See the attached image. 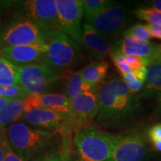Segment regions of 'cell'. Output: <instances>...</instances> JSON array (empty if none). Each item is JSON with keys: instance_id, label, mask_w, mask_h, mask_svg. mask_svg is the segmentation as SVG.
I'll list each match as a JSON object with an SVG mask.
<instances>
[{"instance_id": "836d02e7", "label": "cell", "mask_w": 161, "mask_h": 161, "mask_svg": "<svg viewBox=\"0 0 161 161\" xmlns=\"http://www.w3.org/2000/svg\"><path fill=\"white\" fill-rule=\"evenodd\" d=\"M153 118L155 120L161 119V92L158 97V102H157L154 114H153Z\"/></svg>"}, {"instance_id": "d6986e66", "label": "cell", "mask_w": 161, "mask_h": 161, "mask_svg": "<svg viewBox=\"0 0 161 161\" xmlns=\"http://www.w3.org/2000/svg\"><path fill=\"white\" fill-rule=\"evenodd\" d=\"M64 86V95L70 102L80 94L85 92L94 91L95 88L92 87L83 80L79 71L68 72Z\"/></svg>"}, {"instance_id": "52a82bcc", "label": "cell", "mask_w": 161, "mask_h": 161, "mask_svg": "<svg viewBox=\"0 0 161 161\" xmlns=\"http://www.w3.org/2000/svg\"><path fill=\"white\" fill-rule=\"evenodd\" d=\"M133 14L124 6L116 3L93 17L85 19L88 24L102 35L110 37L122 34L133 21Z\"/></svg>"}, {"instance_id": "9a60e30c", "label": "cell", "mask_w": 161, "mask_h": 161, "mask_svg": "<svg viewBox=\"0 0 161 161\" xmlns=\"http://www.w3.org/2000/svg\"><path fill=\"white\" fill-rule=\"evenodd\" d=\"M81 29L82 46L87 50L92 59L96 61L104 60L110 55L111 49V44L108 42V37L86 23L81 25Z\"/></svg>"}, {"instance_id": "1f68e13d", "label": "cell", "mask_w": 161, "mask_h": 161, "mask_svg": "<svg viewBox=\"0 0 161 161\" xmlns=\"http://www.w3.org/2000/svg\"><path fill=\"white\" fill-rule=\"evenodd\" d=\"M146 25L147 30L153 38L161 40V26L154 25L152 24H147Z\"/></svg>"}, {"instance_id": "f1b7e54d", "label": "cell", "mask_w": 161, "mask_h": 161, "mask_svg": "<svg viewBox=\"0 0 161 161\" xmlns=\"http://www.w3.org/2000/svg\"><path fill=\"white\" fill-rule=\"evenodd\" d=\"M147 136L151 142L161 140V123H157L147 130Z\"/></svg>"}, {"instance_id": "277c9868", "label": "cell", "mask_w": 161, "mask_h": 161, "mask_svg": "<svg viewBox=\"0 0 161 161\" xmlns=\"http://www.w3.org/2000/svg\"><path fill=\"white\" fill-rule=\"evenodd\" d=\"M46 46L47 50L43 64L58 75L69 72L80 60L79 46L59 29L52 32Z\"/></svg>"}, {"instance_id": "603a6c76", "label": "cell", "mask_w": 161, "mask_h": 161, "mask_svg": "<svg viewBox=\"0 0 161 161\" xmlns=\"http://www.w3.org/2000/svg\"><path fill=\"white\" fill-rule=\"evenodd\" d=\"M133 15L139 19L146 21L148 24L161 26V12L149 8H139L134 10Z\"/></svg>"}, {"instance_id": "74e56055", "label": "cell", "mask_w": 161, "mask_h": 161, "mask_svg": "<svg viewBox=\"0 0 161 161\" xmlns=\"http://www.w3.org/2000/svg\"><path fill=\"white\" fill-rule=\"evenodd\" d=\"M0 49H1V47H0Z\"/></svg>"}, {"instance_id": "4fadbf2b", "label": "cell", "mask_w": 161, "mask_h": 161, "mask_svg": "<svg viewBox=\"0 0 161 161\" xmlns=\"http://www.w3.org/2000/svg\"><path fill=\"white\" fill-rule=\"evenodd\" d=\"M47 46L46 44L32 46H8L1 48L0 58L17 66L43 64Z\"/></svg>"}, {"instance_id": "6da1fadb", "label": "cell", "mask_w": 161, "mask_h": 161, "mask_svg": "<svg viewBox=\"0 0 161 161\" xmlns=\"http://www.w3.org/2000/svg\"><path fill=\"white\" fill-rule=\"evenodd\" d=\"M98 107L96 122L106 128H121L139 115L141 104L137 96L130 93L122 78L114 76L98 92Z\"/></svg>"}, {"instance_id": "3957f363", "label": "cell", "mask_w": 161, "mask_h": 161, "mask_svg": "<svg viewBox=\"0 0 161 161\" xmlns=\"http://www.w3.org/2000/svg\"><path fill=\"white\" fill-rule=\"evenodd\" d=\"M119 134H110L93 126L75 132L73 144L78 161H108Z\"/></svg>"}, {"instance_id": "83f0119b", "label": "cell", "mask_w": 161, "mask_h": 161, "mask_svg": "<svg viewBox=\"0 0 161 161\" xmlns=\"http://www.w3.org/2000/svg\"><path fill=\"white\" fill-rule=\"evenodd\" d=\"M33 161H69V146H63L61 150Z\"/></svg>"}, {"instance_id": "8d00e7d4", "label": "cell", "mask_w": 161, "mask_h": 161, "mask_svg": "<svg viewBox=\"0 0 161 161\" xmlns=\"http://www.w3.org/2000/svg\"><path fill=\"white\" fill-rule=\"evenodd\" d=\"M152 143L153 148H154L157 152H161V140L154 141V142H152Z\"/></svg>"}, {"instance_id": "8992f818", "label": "cell", "mask_w": 161, "mask_h": 161, "mask_svg": "<svg viewBox=\"0 0 161 161\" xmlns=\"http://www.w3.org/2000/svg\"><path fill=\"white\" fill-rule=\"evenodd\" d=\"M147 130L137 128L119 134L108 161H146L151 154Z\"/></svg>"}, {"instance_id": "4dcf8cb0", "label": "cell", "mask_w": 161, "mask_h": 161, "mask_svg": "<svg viewBox=\"0 0 161 161\" xmlns=\"http://www.w3.org/2000/svg\"><path fill=\"white\" fill-rule=\"evenodd\" d=\"M3 161H26L22 158L21 157L18 155L11 148V146L8 143L7 147V152H6V154L5 158H4Z\"/></svg>"}, {"instance_id": "d6a6232c", "label": "cell", "mask_w": 161, "mask_h": 161, "mask_svg": "<svg viewBox=\"0 0 161 161\" xmlns=\"http://www.w3.org/2000/svg\"><path fill=\"white\" fill-rule=\"evenodd\" d=\"M133 75L134 76V78H136L137 80H140V81L144 82L145 79H146V76L147 73V66H143L142 67L138 69L137 70H135V71L131 72Z\"/></svg>"}, {"instance_id": "7c38bea8", "label": "cell", "mask_w": 161, "mask_h": 161, "mask_svg": "<svg viewBox=\"0 0 161 161\" xmlns=\"http://www.w3.org/2000/svg\"><path fill=\"white\" fill-rule=\"evenodd\" d=\"M71 118L74 133L84 127L90 125L98 114V96L95 91L85 92L80 94L70 102Z\"/></svg>"}, {"instance_id": "d4e9b609", "label": "cell", "mask_w": 161, "mask_h": 161, "mask_svg": "<svg viewBox=\"0 0 161 161\" xmlns=\"http://www.w3.org/2000/svg\"><path fill=\"white\" fill-rule=\"evenodd\" d=\"M122 35H130L134 37L136 39L141 41H150L152 39V36L147 30L146 25L137 23L135 25L128 28L123 33Z\"/></svg>"}, {"instance_id": "2e32d148", "label": "cell", "mask_w": 161, "mask_h": 161, "mask_svg": "<svg viewBox=\"0 0 161 161\" xmlns=\"http://www.w3.org/2000/svg\"><path fill=\"white\" fill-rule=\"evenodd\" d=\"M158 45L150 41H141L130 35H123L122 38L113 42L111 48L117 50L125 57L137 56L150 59L155 52Z\"/></svg>"}, {"instance_id": "30bf717a", "label": "cell", "mask_w": 161, "mask_h": 161, "mask_svg": "<svg viewBox=\"0 0 161 161\" xmlns=\"http://www.w3.org/2000/svg\"><path fill=\"white\" fill-rule=\"evenodd\" d=\"M22 118L32 125L48 129L64 136V142H69V137L74 132L70 116L50 109L40 108L25 112Z\"/></svg>"}, {"instance_id": "8fae6325", "label": "cell", "mask_w": 161, "mask_h": 161, "mask_svg": "<svg viewBox=\"0 0 161 161\" xmlns=\"http://www.w3.org/2000/svg\"><path fill=\"white\" fill-rule=\"evenodd\" d=\"M20 12L24 19L37 24L47 31L60 30L55 0H28L23 2Z\"/></svg>"}, {"instance_id": "ffe728a7", "label": "cell", "mask_w": 161, "mask_h": 161, "mask_svg": "<svg viewBox=\"0 0 161 161\" xmlns=\"http://www.w3.org/2000/svg\"><path fill=\"white\" fill-rule=\"evenodd\" d=\"M25 98H15L0 111V129L5 126L17 122L25 113L24 110Z\"/></svg>"}, {"instance_id": "7402d4cb", "label": "cell", "mask_w": 161, "mask_h": 161, "mask_svg": "<svg viewBox=\"0 0 161 161\" xmlns=\"http://www.w3.org/2000/svg\"><path fill=\"white\" fill-rule=\"evenodd\" d=\"M115 4H116L115 1L110 0H83L85 19L93 17L104 9Z\"/></svg>"}, {"instance_id": "cb8c5ba5", "label": "cell", "mask_w": 161, "mask_h": 161, "mask_svg": "<svg viewBox=\"0 0 161 161\" xmlns=\"http://www.w3.org/2000/svg\"><path fill=\"white\" fill-rule=\"evenodd\" d=\"M29 93L19 84L10 86H0V97L8 99L25 98Z\"/></svg>"}, {"instance_id": "f546056e", "label": "cell", "mask_w": 161, "mask_h": 161, "mask_svg": "<svg viewBox=\"0 0 161 161\" xmlns=\"http://www.w3.org/2000/svg\"><path fill=\"white\" fill-rule=\"evenodd\" d=\"M8 143L9 142L8 140L6 132L3 130V128H2V129H0V161L4 160Z\"/></svg>"}, {"instance_id": "d590c367", "label": "cell", "mask_w": 161, "mask_h": 161, "mask_svg": "<svg viewBox=\"0 0 161 161\" xmlns=\"http://www.w3.org/2000/svg\"><path fill=\"white\" fill-rule=\"evenodd\" d=\"M150 64L153 62H161V44H158L157 46L155 52L153 56L149 59Z\"/></svg>"}, {"instance_id": "e0dca14e", "label": "cell", "mask_w": 161, "mask_h": 161, "mask_svg": "<svg viewBox=\"0 0 161 161\" xmlns=\"http://www.w3.org/2000/svg\"><path fill=\"white\" fill-rule=\"evenodd\" d=\"M161 92V62H153L147 66V73L143 86L137 97L150 98L160 96Z\"/></svg>"}, {"instance_id": "9c48e42d", "label": "cell", "mask_w": 161, "mask_h": 161, "mask_svg": "<svg viewBox=\"0 0 161 161\" xmlns=\"http://www.w3.org/2000/svg\"><path fill=\"white\" fill-rule=\"evenodd\" d=\"M55 3L60 30L78 46H82L83 0H55Z\"/></svg>"}, {"instance_id": "484cf974", "label": "cell", "mask_w": 161, "mask_h": 161, "mask_svg": "<svg viewBox=\"0 0 161 161\" xmlns=\"http://www.w3.org/2000/svg\"><path fill=\"white\" fill-rule=\"evenodd\" d=\"M110 56L112 61L114 62V65L116 66V69L118 70L121 75H123L125 74L131 72L129 66L127 64L125 57L123 55H122L119 52L111 48L110 52Z\"/></svg>"}, {"instance_id": "44dd1931", "label": "cell", "mask_w": 161, "mask_h": 161, "mask_svg": "<svg viewBox=\"0 0 161 161\" xmlns=\"http://www.w3.org/2000/svg\"><path fill=\"white\" fill-rule=\"evenodd\" d=\"M19 67L0 58V86L19 84Z\"/></svg>"}, {"instance_id": "4316f807", "label": "cell", "mask_w": 161, "mask_h": 161, "mask_svg": "<svg viewBox=\"0 0 161 161\" xmlns=\"http://www.w3.org/2000/svg\"><path fill=\"white\" fill-rule=\"evenodd\" d=\"M122 80L124 81V83L125 84V85L128 88V90L130 93L133 95H135L136 93L140 92L141 89H142V86H143L144 82L140 81L137 80L134 78V76L133 75L132 72H128V73L125 74V75H122Z\"/></svg>"}, {"instance_id": "ba28073f", "label": "cell", "mask_w": 161, "mask_h": 161, "mask_svg": "<svg viewBox=\"0 0 161 161\" xmlns=\"http://www.w3.org/2000/svg\"><path fill=\"white\" fill-rule=\"evenodd\" d=\"M19 67V84L29 95L46 93L60 78L58 74L44 64Z\"/></svg>"}, {"instance_id": "ac0fdd59", "label": "cell", "mask_w": 161, "mask_h": 161, "mask_svg": "<svg viewBox=\"0 0 161 161\" xmlns=\"http://www.w3.org/2000/svg\"><path fill=\"white\" fill-rule=\"evenodd\" d=\"M109 69V64L106 60L92 62L85 67L78 70L82 78L86 84L96 88L103 83Z\"/></svg>"}, {"instance_id": "5b68a950", "label": "cell", "mask_w": 161, "mask_h": 161, "mask_svg": "<svg viewBox=\"0 0 161 161\" xmlns=\"http://www.w3.org/2000/svg\"><path fill=\"white\" fill-rule=\"evenodd\" d=\"M52 32L22 18L11 23L1 32L0 47L46 44Z\"/></svg>"}, {"instance_id": "5bb4252c", "label": "cell", "mask_w": 161, "mask_h": 161, "mask_svg": "<svg viewBox=\"0 0 161 161\" xmlns=\"http://www.w3.org/2000/svg\"><path fill=\"white\" fill-rule=\"evenodd\" d=\"M40 108L55 110L69 116H71L72 114L70 101L60 93L31 94L24 100L25 112Z\"/></svg>"}, {"instance_id": "7a4b0ae2", "label": "cell", "mask_w": 161, "mask_h": 161, "mask_svg": "<svg viewBox=\"0 0 161 161\" xmlns=\"http://www.w3.org/2000/svg\"><path fill=\"white\" fill-rule=\"evenodd\" d=\"M6 134L12 149L26 161L36 160L49 155L46 152L57 142L56 133L31 128L22 122L9 125Z\"/></svg>"}, {"instance_id": "e575fe53", "label": "cell", "mask_w": 161, "mask_h": 161, "mask_svg": "<svg viewBox=\"0 0 161 161\" xmlns=\"http://www.w3.org/2000/svg\"><path fill=\"white\" fill-rule=\"evenodd\" d=\"M146 5L149 8L156 10L159 12H161V0H152V1H146Z\"/></svg>"}]
</instances>
